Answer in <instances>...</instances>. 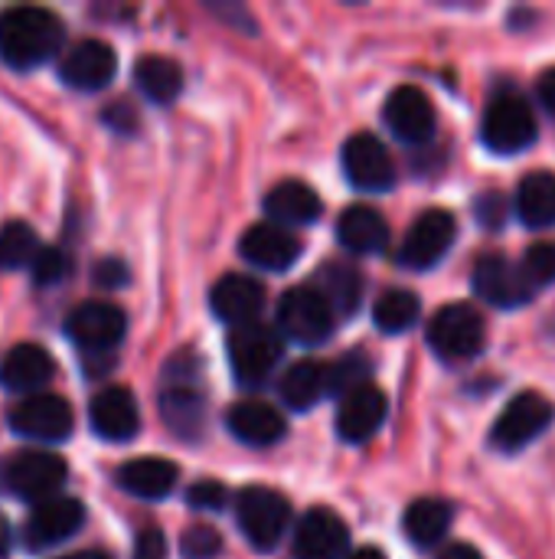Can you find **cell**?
Here are the masks:
<instances>
[{"mask_svg":"<svg viewBox=\"0 0 555 559\" xmlns=\"http://www.w3.org/2000/svg\"><path fill=\"white\" fill-rule=\"evenodd\" d=\"M65 23L49 7H7L0 13V62L33 72L56 56L62 59Z\"/></svg>","mask_w":555,"mask_h":559,"instance_id":"1","label":"cell"},{"mask_svg":"<svg viewBox=\"0 0 555 559\" xmlns=\"http://www.w3.org/2000/svg\"><path fill=\"white\" fill-rule=\"evenodd\" d=\"M157 409L164 426L183 439L196 442L206 429V393H203V360L196 350H177L160 373Z\"/></svg>","mask_w":555,"mask_h":559,"instance_id":"2","label":"cell"},{"mask_svg":"<svg viewBox=\"0 0 555 559\" xmlns=\"http://www.w3.org/2000/svg\"><path fill=\"white\" fill-rule=\"evenodd\" d=\"M65 478H69L65 459L49 449H23L3 459V495H13L16 501H26L33 508L59 498Z\"/></svg>","mask_w":555,"mask_h":559,"instance_id":"3","label":"cell"},{"mask_svg":"<svg viewBox=\"0 0 555 559\" xmlns=\"http://www.w3.org/2000/svg\"><path fill=\"white\" fill-rule=\"evenodd\" d=\"M128 334V314L111 301H82L65 318V337L85 360L111 364L114 350Z\"/></svg>","mask_w":555,"mask_h":559,"instance_id":"4","label":"cell"},{"mask_svg":"<svg viewBox=\"0 0 555 559\" xmlns=\"http://www.w3.org/2000/svg\"><path fill=\"white\" fill-rule=\"evenodd\" d=\"M236 521L242 537L258 550V554H272L291 524V504L285 495L272 491V488H242L236 498Z\"/></svg>","mask_w":555,"mask_h":559,"instance_id":"5","label":"cell"},{"mask_svg":"<svg viewBox=\"0 0 555 559\" xmlns=\"http://www.w3.org/2000/svg\"><path fill=\"white\" fill-rule=\"evenodd\" d=\"M281 354H285V341L268 324L255 321V324H242L229 331L226 357H229L232 377L242 386H262L272 377V370L281 364Z\"/></svg>","mask_w":555,"mask_h":559,"instance_id":"6","label":"cell"},{"mask_svg":"<svg viewBox=\"0 0 555 559\" xmlns=\"http://www.w3.org/2000/svg\"><path fill=\"white\" fill-rule=\"evenodd\" d=\"M278 328L288 341L317 347V344L330 341V334L337 328V311L314 285H298V288L285 292L278 301Z\"/></svg>","mask_w":555,"mask_h":559,"instance_id":"7","label":"cell"},{"mask_svg":"<svg viewBox=\"0 0 555 559\" xmlns=\"http://www.w3.org/2000/svg\"><path fill=\"white\" fill-rule=\"evenodd\" d=\"M481 141L487 151L504 154V157L527 151L536 141V118L527 98L517 92H500L484 111Z\"/></svg>","mask_w":555,"mask_h":559,"instance_id":"8","label":"cell"},{"mask_svg":"<svg viewBox=\"0 0 555 559\" xmlns=\"http://www.w3.org/2000/svg\"><path fill=\"white\" fill-rule=\"evenodd\" d=\"M7 426L13 436L36 442V445H59L75 429L72 406L56 393H36L26 400H16V406L7 413Z\"/></svg>","mask_w":555,"mask_h":559,"instance_id":"9","label":"cell"},{"mask_svg":"<svg viewBox=\"0 0 555 559\" xmlns=\"http://www.w3.org/2000/svg\"><path fill=\"white\" fill-rule=\"evenodd\" d=\"M484 341H487L484 314L471 305H461V301L445 305L429 324V344L448 364L474 360L484 350Z\"/></svg>","mask_w":555,"mask_h":559,"instance_id":"10","label":"cell"},{"mask_svg":"<svg viewBox=\"0 0 555 559\" xmlns=\"http://www.w3.org/2000/svg\"><path fill=\"white\" fill-rule=\"evenodd\" d=\"M555 419V406L543 396V393H533V390H523L517 393L504 413L497 416L494 429H491V445L497 452H520L527 449L530 442H536Z\"/></svg>","mask_w":555,"mask_h":559,"instance_id":"11","label":"cell"},{"mask_svg":"<svg viewBox=\"0 0 555 559\" xmlns=\"http://www.w3.org/2000/svg\"><path fill=\"white\" fill-rule=\"evenodd\" d=\"M85 504L79 498H52L39 508L29 511L23 531H20V544L26 554H46V550H56L62 544H69L82 527H85Z\"/></svg>","mask_w":555,"mask_h":559,"instance_id":"12","label":"cell"},{"mask_svg":"<svg viewBox=\"0 0 555 559\" xmlns=\"http://www.w3.org/2000/svg\"><path fill=\"white\" fill-rule=\"evenodd\" d=\"M455 236H458V223L448 210H425L406 233L399 252H396V262L402 269H412V272H422V269H435L448 249L455 246Z\"/></svg>","mask_w":555,"mask_h":559,"instance_id":"13","label":"cell"},{"mask_svg":"<svg viewBox=\"0 0 555 559\" xmlns=\"http://www.w3.org/2000/svg\"><path fill=\"white\" fill-rule=\"evenodd\" d=\"M118 72V56L101 39H79L59 59V79L75 92H101Z\"/></svg>","mask_w":555,"mask_h":559,"instance_id":"14","label":"cell"},{"mask_svg":"<svg viewBox=\"0 0 555 559\" xmlns=\"http://www.w3.org/2000/svg\"><path fill=\"white\" fill-rule=\"evenodd\" d=\"M474 288L494 308H520L536 295L523 265L497 252L481 255V262L474 265Z\"/></svg>","mask_w":555,"mask_h":559,"instance_id":"15","label":"cell"},{"mask_svg":"<svg viewBox=\"0 0 555 559\" xmlns=\"http://www.w3.org/2000/svg\"><path fill=\"white\" fill-rule=\"evenodd\" d=\"M350 547V531L343 518L330 508H311L291 537L294 559H343Z\"/></svg>","mask_w":555,"mask_h":559,"instance_id":"16","label":"cell"},{"mask_svg":"<svg viewBox=\"0 0 555 559\" xmlns=\"http://www.w3.org/2000/svg\"><path fill=\"white\" fill-rule=\"evenodd\" d=\"M343 174L357 190L383 193L396 183V164L386 151V144L376 134H353L343 144Z\"/></svg>","mask_w":555,"mask_h":559,"instance_id":"17","label":"cell"},{"mask_svg":"<svg viewBox=\"0 0 555 559\" xmlns=\"http://www.w3.org/2000/svg\"><path fill=\"white\" fill-rule=\"evenodd\" d=\"M52 380H56V360L39 344H16L0 360V386L20 400L46 393Z\"/></svg>","mask_w":555,"mask_h":559,"instance_id":"18","label":"cell"},{"mask_svg":"<svg viewBox=\"0 0 555 559\" xmlns=\"http://www.w3.org/2000/svg\"><path fill=\"white\" fill-rule=\"evenodd\" d=\"M88 426L105 442H131L141 432V409L128 386H108L88 403Z\"/></svg>","mask_w":555,"mask_h":559,"instance_id":"19","label":"cell"},{"mask_svg":"<svg viewBox=\"0 0 555 559\" xmlns=\"http://www.w3.org/2000/svg\"><path fill=\"white\" fill-rule=\"evenodd\" d=\"M386 413H389L386 393L379 386L363 383V386L343 393L340 409H337V436L350 445H363L383 429Z\"/></svg>","mask_w":555,"mask_h":559,"instance_id":"20","label":"cell"},{"mask_svg":"<svg viewBox=\"0 0 555 559\" xmlns=\"http://www.w3.org/2000/svg\"><path fill=\"white\" fill-rule=\"evenodd\" d=\"M383 121L386 128L406 141V144H425L435 134V108L432 98L415 88V85H399L383 108Z\"/></svg>","mask_w":555,"mask_h":559,"instance_id":"21","label":"cell"},{"mask_svg":"<svg viewBox=\"0 0 555 559\" xmlns=\"http://www.w3.org/2000/svg\"><path fill=\"white\" fill-rule=\"evenodd\" d=\"M304 246L301 239L278 226V223H258V226H249L242 242H239V255L255 265V269H265V272H285L291 269L298 259H301Z\"/></svg>","mask_w":555,"mask_h":559,"instance_id":"22","label":"cell"},{"mask_svg":"<svg viewBox=\"0 0 555 559\" xmlns=\"http://www.w3.org/2000/svg\"><path fill=\"white\" fill-rule=\"evenodd\" d=\"M209 308L219 321L232 328L255 324L265 308V288L249 275H222L209 292Z\"/></svg>","mask_w":555,"mask_h":559,"instance_id":"23","label":"cell"},{"mask_svg":"<svg viewBox=\"0 0 555 559\" xmlns=\"http://www.w3.org/2000/svg\"><path fill=\"white\" fill-rule=\"evenodd\" d=\"M226 429H229L239 442L255 445V449H265V445H275V442L285 439L288 423H285V416H281L275 406H268V403H262V400H242V403L229 406V413H226Z\"/></svg>","mask_w":555,"mask_h":559,"instance_id":"24","label":"cell"},{"mask_svg":"<svg viewBox=\"0 0 555 559\" xmlns=\"http://www.w3.org/2000/svg\"><path fill=\"white\" fill-rule=\"evenodd\" d=\"M118 488L137 501H164L177 481H180V468L167 459H134V462H124L114 475Z\"/></svg>","mask_w":555,"mask_h":559,"instance_id":"25","label":"cell"},{"mask_svg":"<svg viewBox=\"0 0 555 559\" xmlns=\"http://www.w3.org/2000/svg\"><path fill=\"white\" fill-rule=\"evenodd\" d=\"M389 223L379 210L366 206V203H353L340 213L337 219V239L343 249L357 252V255H376L389 246Z\"/></svg>","mask_w":555,"mask_h":559,"instance_id":"26","label":"cell"},{"mask_svg":"<svg viewBox=\"0 0 555 559\" xmlns=\"http://www.w3.org/2000/svg\"><path fill=\"white\" fill-rule=\"evenodd\" d=\"M327 393H334V367L321 360H298L281 377V400L294 413L314 409Z\"/></svg>","mask_w":555,"mask_h":559,"instance_id":"27","label":"cell"},{"mask_svg":"<svg viewBox=\"0 0 555 559\" xmlns=\"http://www.w3.org/2000/svg\"><path fill=\"white\" fill-rule=\"evenodd\" d=\"M265 213L272 216V223L278 226H311L321 219L324 213V203L321 197L301 183V180H281L278 187H272L265 193Z\"/></svg>","mask_w":555,"mask_h":559,"instance_id":"28","label":"cell"},{"mask_svg":"<svg viewBox=\"0 0 555 559\" xmlns=\"http://www.w3.org/2000/svg\"><path fill=\"white\" fill-rule=\"evenodd\" d=\"M314 288L330 301L337 318H353L363 305V275L350 262H327L314 275Z\"/></svg>","mask_w":555,"mask_h":559,"instance_id":"29","label":"cell"},{"mask_svg":"<svg viewBox=\"0 0 555 559\" xmlns=\"http://www.w3.org/2000/svg\"><path fill=\"white\" fill-rule=\"evenodd\" d=\"M134 85L154 105H170L183 92V69L167 56H141L134 62Z\"/></svg>","mask_w":555,"mask_h":559,"instance_id":"30","label":"cell"},{"mask_svg":"<svg viewBox=\"0 0 555 559\" xmlns=\"http://www.w3.org/2000/svg\"><path fill=\"white\" fill-rule=\"evenodd\" d=\"M517 213L530 229L555 226V174L533 170L520 180L517 190Z\"/></svg>","mask_w":555,"mask_h":559,"instance_id":"31","label":"cell"},{"mask_svg":"<svg viewBox=\"0 0 555 559\" xmlns=\"http://www.w3.org/2000/svg\"><path fill=\"white\" fill-rule=\"evenodd\" d=\"M406 537L419 547V550H429V547H438L451 527V508L438 498H419L415 504H409L406 511Z\"/></svg>","mask_w":555,"mask_h":559,"instance_id":"32","label":"cell"},{"mask_svg":"<svg viewBox=\"0 0 555 559\" xmlns=\"http://www.w3.org/2000/svg\"><path fill=\"white\" fill-rule=\"evenodd\" d=\"M39 252L43 242L26 219H10L0 226V272H16V269L29 272Z\"/></svg>","mask_w":555,"mask_h":559,"instance_id":"33","label":"cell"},{"mask_svg":"<svg viewBox=\"0 0 555 559\" xmlns=\"http://www.w3.org/2000/svg\"><path fill=\"white\" fill-rule=\"evenodd\" d=\"M419 314H422V301L406 288H393V292L379 295L373 305V321L383 334H402V331L415 328Z\"/></svg>","mask_w":555,"mask_h":559,"instance_id":"34","label":"cell"},{"mask_svg":"<svg viewBox=\"0 0 555 559\" xmlns=\"http://www.w3.org/2000/svg\"><path fill=\"white\" fill-rule=\"evenodd\" d=\"M72 275V255L59 246H43L36 262L29 265V278L36 288H56Z\"/></svg>","mask_w":555,"mask_h":559,"instance_id":"35","label":"cell"},{"mask_svg":"<svg viewBox=\"0 0 555 559\" xmlns=\"http://www.w3.org/2000/svg\"><path fill=\"white\" fill-rule=\"evenodd\" d=\"M520 265H523V272H527V278H530L533 288H543V285L555 282V242H536V246H530Z\"/></svg>","mask_w":555,"mask_h":559,"instance_id":"36","label":"cell"},{"mask_svg":"<svg viewBox=\"0 0 555 559\" xmlns=\"http://www.w3.org/2000/svg\"><path fill=\"white\" fill-rule=\"evenodd\" d=\"M222 550V537L209 524H193L180 537V554L183 559H216Z\"/></svg>","mask_w":555,"mask_h":559,"instance_id":"37","label":"cell"},{"mask_svg":"<svg viewBox=\"0 0 555 559\" xmlns=\"http://www.w3.org/2000/svg\"><path fill=\"white\" fill-rule=\"evenodd\" d=\"M226 501H229V491L219 481L206 478V481H196V485L186 488V504L196 508V511H222Z\"/></svg>","mask_w":555,"mask_h":559,"instance_id":"38","label":"cell"},{"mask_svg":"<svg viewBox=\"0 0 555 559\" xmlns=\"http://www.w3.org/2000/svg\"><path fill=\"white\" fill-rule=\"evenodd\" d=\"M92 282H95L98 288L114 292V288H124V285L131 282V272H128V265H124L121 259L108 255V259L95 262V269H92Z\"/></svg>","mask_w":555,"mask_h":559,"instance_id":"39","label":"cell"},{"mask_svg":"<svg viewBox=\"0 0 555 559\" xmlns=\"http://www.w3.org/2000/svg\"><path fill=\"white\" fill-rule=\"evenodd\" d=\"M474 216H478L487 229L504 226V219H507V200H504V193H497V190L481 193V197L474 200Z\"/></svg>","mask_w":555,"mask_h":559,"instance_id":"40","label":"cell"},{"mask_svg":"<svg viewBox=\"0 0 555 559\" xmlns=\"http://www.w3.org/2000/svg\"><path fill=\"white\" fill-rule=\"evenodd\" d=\"M101 121L118 131V134H134L137 131V111L131 102H111L105 111H101Z\"/></svg>","mask_w":555,"mask_h":559,"instance_id":"41","label":"cell"},{"mask_svg":"<svg viewBox=\"0 0 555 559\" xmlns=\"http://www.w3.org/2000/svg\"><path fill=\"white\" fill-rule=\"evenodd\" d=\"M131 559H167V537L160 527H144L134 540Z\"/></svg>","mask_w":555,"mask_h":559,"instance_id":"42","label":"cell"},{"mask_svg":"<svg viewBox=\"0 0 555 559\" xmlns=\"http://www.w3.org/2000/svg\"><path fill=\"white\" fill-rule=\"evenodd\" d=\"M536 95H540L543 108H546V111H550V115H553V118H555V69H546V72L540 75Z\"/></svg>","mask_w":555,"mask_h":559,"instance_id":"43","label":"cell"},{"mask_svg":"<svg viewBox=\"0 0 555 559\" xmlns=\"http://www.w3.org/2000/svg\"><path fill=\"white\" fill-rule=\"evenodd\" d=\"M438 559H484V557H481V550H478V547H471V544H455V547H448V550H445Z\"/></svg>","mask_w":555,"mask_h":559,"instance_id":"44","label":"cell"},{"mask_svg":"<svg viewBox=\"0 0 555 559\" xmlns=\"http://www.w3.org/2000/svg\"><path fill=\"white\" fill-rule=\"evenodd\" d=\"M10 550H13V527H10V521L0 514V559H10Z\"/></svg>","mask_w":555,"mask_h":559,"instance_id":"45","label":"cell"},{"mask_svg":"<svg viewBox=\"0 0 555 559\" xmlns=\"http://www.w3.org/2000/svg\"><path fill=\"white\" fill-rule=\"evenodd\" d=\"M347 559H386V554L379 547H360V550H353Z\"/></svg>","mask_w":555,"mask_h":559,"instance_id":"46","label":"cell"},{"mask_svg":"<svg viewBox=\"0 0 555 559\" xmlns=\"http://www.w3.org/2000/svg\"><path fill=\"white\" fill-rule=\"evenodd\" d=\"M59 559H111L105 550H79V554H69V557Z\"/></svg>","mask_w":555,"mask_h":559,"instance_id":"47","label":"cell"},{"mask_svg":"<svg viewBox=\"0 0 555 559\" xmlns=\"http://www.w3.org/2000/svg\"><path fill=\"white\" fill-rule=\"evenodd\" d=\"M0 495H3V459H0Z\"/></svg>","mask_w":555,"mask_h":559,"instance_id":"48","label":"cell"}]
</instances>
